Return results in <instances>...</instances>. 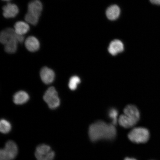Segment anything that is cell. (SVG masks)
Returning <instances> with one entry per match:
<instances>
[{"label": "cell", "instance_id": "6da1fadb", "mask_svg": "<svg viewBox=\"0 0 160 160\" xmlns=\"http://www.w3.org/2000/svg\"><path fill=\"white\" fill-rule=\"evenodd\" d=\"M88 133L91 141L96 142L102 139H113L117 134V131L112 124L98 120L90 125Z\"/></svg>", "mask_w": 160, "mask_h": 160}, {"label": "cell", "instance_id": "7a4b0ae2", "mask_svg": "<svg viewBox=\"0 0 160 160\" xmlns=\"http://www.w3.org/2000/svg\"><path fill=\"white\" fill-rule=\"evenodd\" d=\"M150 137L149 130L142 127L134 128L128 135L129 139L133 142L145 143L148 141Z\"/></svg>", "mask_w": 160, "mask_h": 160}, {"label": "cell", "instance_id": "3957f363", "mask_svg": "<svg viewBox=\"0 0 160 160\" xmlns=\"http://www.w3.org/2000/svg\"><path fill=\"white\" fill-rule=\"evenodd\" d=\"M18 153V146L14 142L9 141L0 151V160H13Z\"/></svg>", "mask_w": 160, "mask_h": 160}, {"label": "cell", "instance_id": "277c9868", "mask_svg": "<svg viewBox=\"0 0 160 160\" xmlns=\"http://www.w3.org/2000/svg\"><path fill=\"white\" fill-rule=\"evenodd\" d=\"M35 155L37 160H53L55 157V152L49 146L45 144L38 146Z\"/></svg>", "mask_w": 160, "mask_h": 160}, {"label": "cell", "instance_id": "5b68a950", "mask_svg": "<svg viewBox=\"0 0 160 160\" xmlns=\"http://www.w3.org/2000/svg\"><path fill=\"white\" fill-rule=\"evenodd\" d=\"M43 98L50 108H57L60 105V99L57 92L54 87H50L46 91Z\"/></svg>", "mask_w": 160, "mask_h": 160}, {"label": "cell", "instance_id": "8992f818", "mask_svg": "<svg viewBox=\"0 0 160 160\" xmlns=\"http://www.w3.org/2000/svg\"><path fill=\"white\" fill-rule=\"evenodd\" d=\"M23 36L18 35L15 30L11 28H8L1 32L0 35V41L2 44L5 45L11 40H17L19 43H21L24 41Z\"/></svg>", "mask_w": 160, "mask_h": 160}, {"label": "cell", "instance_id": "52a82bcc", "mask_svg": "<svg viewBox=\"0 0 160 160\" xmlns=\"http://www.w3.org/2000/svg\"><path fill=\"white\" fill-rule=\"evenodd\" d=\"M43 10V5L40 0H33L28 5V12L39 18Z\"/></svg>", "mask_w": 160, "mask_h": 160}, {"label": "cell", "instance_id": "ba28073f", "mask_svg": "<svg viewBox=\"0 0 160 160\" xmlns=\"http://www.w3.org/2000/svg\"><path fill=\"white\" fill-rule=\"evenodd\" d=\"M124 114L129 118L137 123L140 119L139 110L135 106L128 105L126 106L123 110Z\"/></svg>", "mask_w": 160, "mask_h": 160}, {"label": "cell", "instance_id": "9c48e42d", "mask_svg": "<svg viewBox=\"0 0 160 160\" xmlns=\"http://www.w3.org/2000/svg\"><path fill=\"white\" fill-rule=\"evenodd\" d=\"M2 10L3 15L7 18H15L19 13L18 7L13 3H7L3 7Z\"/></svg>", "mask_w": 160, "mask_h": 160}, {"label": "cell", "instance_id": "30bf717a", "mask_svg": "<svg viewBox=\"0 0 160 160\" xmlns=\"http://www.w3.org/2000/svg\"><path fill=\"white\" fill-rule=\"evenodd\" d=\"M40 77L42 81L46 84H49L53 81L55 73L52 70L47 67H44L40 71Z\"/></svg>", "mask_w": 160, "mask_h": 160}, {"label": "cell", "instance_id": "8fae6325", "mask_svg": "<svg viewBox=\"0 0 160 160\" xmlns=\"http://www.w3.org/2000/svg\"><path fill=\"white\" fill-rule=\"evenodd\" d=\"M25 46L28 51L34 52L38 51L40 47L39 41L34 36H30L25 40Z\"/></svg>", "mask_w": 160, "mask_h": 160}, {"label": "cell", "instance_id": "7c38bea8", "mask_svg": "<svg viewBox=\"0 0 160 160\" xmlns=\"http://www.w3.org/2000/svg\"><path fill=\"white\" fill-rule=\"evenodd\" d=\"M124 49L123 44L119 40L115 39L110 43L108 51L111 55L115 56L122 52Z\"/></svg>", "mask_w": 160, "mask_h": 160}, {"label": "cell", "instance_id": "4fadbf2b", "mask_svg": "<svg viewBox=\"0 0 160 160\" xmlns=\"http://www.w3.org/2000/svg\"><path fill=\"white\" fill-rule=\"evenodd\" d=\"M14 29L18 35L24 36L29 31L30 27L27 22L19 21L15 23Z\"/></svg>", "mask_w": 160, "mask_h": 160}, {"label": "cell", "instance_id": "5bb4252c", "mask_svg": "<svg viewBox=\"0 0 160 160\" xmlns=\"http://www.w3.org/2000/svg\"><path fill=\"white\" fill-rule=\"evenodd\" d=\"M121 10L118 6L114 5L110 6L106 11V15L108 19L114 21L119 18Z\"/></svg>", "mask_w": 160, "mask_h": 160}, {"label": "cell", "instance_id": "9a60e30c", "mask_svg": "<svg viewBox=\"0 0 160 160\" xmlns=\"http://www.w3.org/2000/svg\"><path fill=\"white\" fill-rule=\"evenodd\" d=\"M29 95L24 91H20L16 93L13 96L14 102L17 105H22L28 101Z\"/></svg>", "mask_w": 160, "mask_h": 160}, {"label": "cell", "instance_id": "2e32d148", "mask_svg": "<svg viewBox=\"0 0 160 160\" xmlns=\"http://www.w3.org/2000/svg\"><path fill=\"white\" fill-rule=\"evenodd\" d=\"M118 122L120 125L126 128L132 127L137 124L124 114L120 116Z\"/></svg>", "mask_w": 160, "mask_h": 160}, {"label": "cell", "instance_id": "e0dca14e", "mask_svg": "<svg viewBox=\"0 0 160 160\" xmlns=\"http://www.w3.org/2000/svg\"><path fill=\"white\" fill-rule=\"evenodd\" d=\"M18 43L17 40H11L4 45L5 51L8 53H15L17 51Z\"/></svg>", "mask_w": 160, "mask_h": 160}, {"label": "cell", "instance_id": "ac0fdd59", "mask_svg": "<svg viewBox=\"0 0 160 160\" xmlns=\"http://www.w3.org/2000/svg\"><path fill=\"white\" fill-rule=\"evenodd\" d=\"M12 128L11 125L9 122L5 119H1L0 122V131L3 133L9 132Z\"/></svg>", "mask_w": 160, "mask_h": 160}, {"label": "cell", "instance_id": "d6986e66", "mask_svg": "<svg viewBox=\"0 0 160 160\" xmlns=\"http://www.w3.org/2000/svg\"><path fill=\"white\" fill-rule=\"evenodd\" d=\"M81 82V79L77 76H73L70 78L69 82V87L71 90L77 88L78 85Z\"/></svg>", "mask_w": 160, "mask_h": 160}, {"label": "cell", "instance_id": "ffe728a7", "mask_svg": "<svg viewBox=\"0 0 160 160\" xmlns=\"http://www.w3.org/2000/svg\"><path fill=\"white\" fill-rule=\"evenodd\" d=\"M118 115V112L116 109L113 108L110 110L109 116L110 117L112 120V124L114 125L117 124Z\"/></svg>", "mask_w": 160, "mask_h": 160}, {"label": "cell", "instance_id": "44dd1931", "mask_svg": "<svg viewBox=\"0 0 160 160\" xmlns=\"http://www.w3.org/2000/svg\"><path fill=\"white\" fill-rule=\"evenodd\" d=\"M150 1L153 4L160 5V0H150Z\"/></svg>", "mask_w": 160, "mask_h": 160}, {"label": "cell", "instance_id": "7402d4cb", "mask_svg": "<svg viewBox=\"0 0 160 160\" xmlns=\"http://www.w3.org/2000/svg\"><path fill=\"white\" fill-rule=\"evenodd\" d=\"M124 160H137L135 159L131 158H126Z\"/></svg>", "mask_w": 160, "mask_h": 160}, {"label": "cell", "instance_id": "603a6c76", "mask_svg": "<svg viewBox=\"0 0 160 160\" xmlns=\"http://www.w3.org/2000/svg\"><path fill=\"white\" fill-rule=\"evenodd\" d=\"M2 1H11V0H2Z\"/></svg>", "mask_w": 160, "mask_h": 160}]
</instances>
